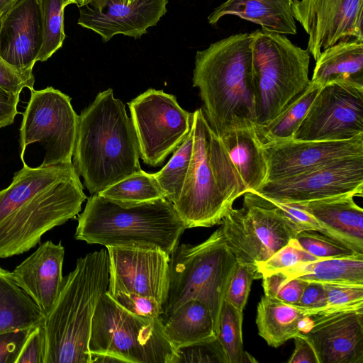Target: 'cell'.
<instances>
[{"label":"cell","mask_w":363,"mask_h":363,"mask_svg":"<svg viewBox=\"0 0 363 363\" xmlns=\"http://www.w3.org/2000/svg\"><path fill=\"white\" fill-rule=\"evenodd\" d=\"M72 162L23 164L0 190V258L35 247L55 227L75 218L86 199Z\"/></svg>","instance_id":"1"},{"label":"cell","mask_w":363,"mask_h":363,"mask_svg":"<svg viewBox=\"0 0 363 363\" xmlns=\"http://www.w3.org/2000/svg\"><path fill=\"white\" fill-rule=\"evenodd\" d=\"M72 157L91 195L141 169L133 122L112 89L99 93L79 115Z\"/></svg>","instance_id":"2"},{"label":"cell","mask_w":363,"mask_h":363,"mask_svg":"<svg viewBox=\"0 0 363 363\" xmlns=\"http://www.w3.org/2000/svg\"><path fill=\"white\" fill-rule=\"evenodd\" d=\"M108 281L105 249L78 258L74 270L63 277L58 296L43 320L44 363H92L89 350L92 320Z\"/></svg>","instance_id":"3"},{"label":"cell","mask_w":363,"mask_h":363,"mask_svg":"<svg viewBox=\"0 0 363 363\" xmlns=\"http://www.w3.org/2000/svg\"><path fill=\"white\" fill-rule=\"evenodd\" d=\"M194 113L191 157L174 208L186 229L220 224L245 192L241 177L202 108Z\"/></svg>","instance_id":"4"},{"label":"cell","mask_w":363,"mask_h":363,"mask_svg":"<svg viewBox=\"0 0 363 363\" xmlns=\"http://www.w3.org/2000/svg\"><path fill=\"white\" fill-rule=\"evenodd\" d=\"M250 33L230 35L195 55L193 86L204 116L220 136L235 117L256 119V84Z\"/></svg>","instance_id":"5"},{"label":"cell","mask_w":363,"mask_h":363,"mask_svg":"<svg viewBox=\"0 0 363 363\" xmlns=\"http://www.w3.org/2000/svg\"><path fill=\"white\" fill-rule=\"evenodd\" d=\"M185 230L166 198L126 206L94 194L78 217L74 238L106 247L158 249L170 255Z\"/></svg>","instance_id":"6"},{"label":"cell","mask_w":363,"mask_h":363,"mask_svg":"<svg viewBox=\"0 0 363 363\" xmlns=\"http://www.w3.org/2000/svg\"><path fill=\"white\" fill-rule=\"evenodd\" d=\"M169 257L168 291L161 318L189 300H198L211 311L217 335L225 292L238 264L221 228L200 244L177 245Z\"/></svg>","instance_id":"7"},{"label":"cell","mask_w":363,"mask_h":363,"mask_svg":"<svg viewBox=\"0 0 363 363\" xmlns=\"http://www.w3.org/2000/svg\"><path fill=\"white\" fill-rule=\"evenodd\" d=\"M89 350L94 362L175 363L161 317L135 315L106 291L94 314Z\"/></svg>","instance_id":"8"},{"label":"cell","mask_w":363,"mask_h":363,"mask_svg":"<svg viewBox=\"0 0 363 363\" xmlns=\"http://www.w3.org/2000/svg\"><path fill=\"white\" fill-rule=\"evenodd\" d=\"M256 84L257 125L274 121L310 84L308 50L292 43L284 35L263 29L250 33Z\"/></svg>","instance_id":"9"},{"label":"cell","mask_w":363,"mask_h":363,"mask_svg":"<svg viewBox=\"0 0 363 363\" xmlns=\"http://www.w3.org/2000/svg\"><path fill=\"white\" fill-rule=\"evenodd\" d=\"M242 206L221 220L224 239L238 262L257 265L267 260L296 235L274 204L248 191Z\"/></svg>","instance_id":"10"},{"label":"cell","mask_w":363,"mask_h":363,"mask_svg":"<svg viewBox=\"0 0 363 363\" xmlns=\"http://www.w3.org/2000/svg\"><path fill=\"white\" fill-rule=\"evenodd\" d=\"M78 117L71 98L61 91L52 86L30 89L20 128L21 160L26 148L38 143L45 151L40 167L72 162Z\"/></svg>","instance_id":"11"},{"label":"cell","mask_w":363,"mask_h":363,"mask_svg":"<svg viewBox=\"0 0 363 363\" xmlns=\"http://www.w3.org/2000/svg\"><path fill=\"white\" fill-rule=\"evenodd\" d=\"M140 157L160 166L191 130L194 113L183 109L174 95L149 89L128 104Z\"/></svg>","instance_id":"12"},{"label":"cell","mask_w":363,"mask_h":363,"mask_svg":"<svg viewBox=\"0 0 363 363\" xmlns=\"http://www.w3.org/2000/svg\"><path fill=\"white\" fill-rule=\"evenodd\" d=\"M363 134V85L335 81L323 86L291 140H347Z\"/></svg>","instance_id":"13"},{"label":"cell","mask_w":363,"mask_h":363,"mask_svg":"<svg viewBox=\"0 0 363 363\" xmlns=\"http://www.w3.org/2000/svg\"><path fill=\"white\" fill-rule=\"evenodd\" d=\"M255 192L283 203H306L342 195L362 197L363 156L341 160L291 177L267 182Z\"/></svg>","instance_id":"14"},{"label":"cell","mask_w":363,"mask_h":363,"mask_svg":"<svg viewBox=\"0 0 363 363\" xmlns=\"http://www.w3.org/2000/svg\"><path fill=\"white\" fill-rule=\"evenodd\" d=\"M294 18L308 35L314 60L338 42L363 41V0H294Z\"/></svg>","instance_id":"15"},{"label":"cell","mask_w":363,"mask_h":363,"mask_svg":"<svg viewBox=\"0 0 363 363\" xmlns=\"http://www.w3.org/2000/svg\"><path fill=\"white\" fill-rule=\"evenodd\" d=\"M107 291L131 292L155 298L162 305L169 286V255L158 249L108 247Z\"/></svg>","instance_id":"16"},{"label":"cell","mask_w":363,"mask_h":363,"mask_svg":"<svg viewBox=\"0 0 363 363\" xmlns=\"http://www.w3.org/2000/svg\"><path fill=\"white\" fill-rule=\"evenodd\" d=\"M267 164V182L302 174L341 160L363 156V134L350 139L262 144Z\"/></svg>","instance_id":"17"},{"label":"cell","mask_w":363,"mask_h":363,"mask_svg":"<svg viewBox=\"0 0 363 363\" xmlns=\"http://www.w3.org/2000/svg\"><path fill=\"white\" fill-rule=\"evenodd\" d=\"M305 333L318 363L363 362V306L310 317Z\"/></svg>","instance_id":"18"},{"label":"cell","mask_w":363,"mask_h":363,"mask_svg":"<svg viewBox=\"0 0 363 363\" xmlns=\"http://www.w3.org/2000/svg\"><path fill=\"white\" fill-rule=\"evenodd\" d=\"M168 0H134L129 4L109 1L102 11L79 7L78 25L101 36L103 42L116 35L140 38L167 12Z\"/></svg>","instance_id":"19"},{"label":"cell","mask_w":363,"mask_h":363,"mask_svg":"<svg viewBox=\"0 0 363 363\" xmlns=\"http://www.w3.org/2000/svg\"><path fill=\"white\" fill-rule=\"evenodd\" d=\"M42 44L39 0H18L1 18L0 57L21 72H33Z\"/></svg>","instance_id":"20"},{"label":"cell","mask_w":363,"mask_h":363,"mask_svg":"<svg viewBox=\"0 0 363 363\" xmlns=\"http://www.w3.org/2000/svg\"><path fill=\"white\" fill-rule=\"evenodd\" d=\"M64 256L61 241L55 244L48 240L12 272L17 284L45 316L50 313L62 286Z\"/></svg>","instance_id":"21"},{"label":"cell","mask_w":363,"mask_h":363,"mask_svg":"<svg viewBox=\"0 0 363 363\" xmlns=\"http://www.w3.org/2000/svg\"><path fill=\"white\" fill-rule=\"evenodd\" d=\"M239 172L246 191H255L267 181V164L256 123L234 117L219 136Z\"/></svg>","instance_id":"22"},{"label":"cell","mask_w":363,"mask_h":363,"mask_svg":"<svg viewBox=\"0 0 363 363\" xmlns=\"http://www.w3.org/2000/svg\"><path fill=\"white\" fill-rule=\"evenodd\" d=\"M352 195L295 203L319 223L321 233L335 238L363 254V210Z\"/></svg>","instance_id":"23"},{"label":"cell","mask_w":363,"mask_h":363,"mask_svg":"<svg viewBox=\"0 0 363 363\" xmlns=\"http://www.w3.org/2000/svg\"><path fill=\"white\" fill-rule=\"evenodd\" d=\"M293 3L294 0H226L208 15V21L216 25L225 16L233 15L269 32L295 35L297 27Z\"/></svg>","instance_id":"24"},{"label":"cell","mask_w":363,"mask_h":363,"mask_svg":"<svg viewBox=\"0 0 363 363\" xmlns=\"http://www.w3.org/2000/svg\"><path fill=\"white\" fill-rule=\"evenodd\" d=\"M310 317L305 309L264 295L257 304L256 324L259 335L277 348L299 334Z\"/></svg>","instance_id":"25"},{"label":"cell","mask_w":363,"mask_h":363,"mask_svg":"<svg viewBox=\"0 0 363 363\" xmlns=\"http://www.w3.org/2000/svg\"><path fill=\"white\" fill-rule=\"evenodd\" d=\"M311 82L323 86L335 81L363 85V41L338 42L315 60Z\"/></svg>","instance_id":"26"},{"label":"cell","mask_w":363,"mask_h":363,"mask_svg":"<svg viewBox=\"0 0 363 363\" xmlns=\"http://www.w3.org/2000/svg\"><path fill=\"white\" fill-rule=\"evenodd\" d=\"M161 318L175 350L217 337L211 311L198 300H189Z\"/></svg>","instance_id":"27"},{"label":"cell","mask_w":363,"mask_h":363,"mask_svg":"<svg viewBox=\"0 0 363 363\" xmlns=\"http://www.w3.org/2000/svg\"><path fill=\"white\" fill-rule=\"evenodd\" d=\"M45 317L41 309L17 284L12 272L0 267V334L31 329Z\"/></svg>","instance_id":"28"},{"label":"cell","mask_w":363,"mask_h":363,"mask_svg":"<svg viewBox=\"0 0 363 363\" xmlns=\"http://www.w3.org/2000/svg\"><path fill=\"white\" fill-rule=\"evenodd\" d=\"M288 279L322 284H363V254L320 258L279 271Z\"/></svg>","instance_id":"29"},{"label":"cell","mask_w":363,"mask_h":363,"mask_svg":"<svg viewBox=\"0 0 363 363\" xmlns=\"http://www.w3.org/2000/svg\"><path fill=\"white\" fill-rule=\"evenodd\" d=\"M321 87L310 82L306 91L274 121L265 125H257L263 143L291 140Z\"/></svg>","instance_id":"30"},{"label":"cell","mask_w":363,"mask_h":363,"mask_svg":"<svg viewBox=\"0 0 363 363\" xmlns=\"http://www.w3.org/2000/svg\"><path fill=\"white\" fill-rule=\"evenodd\" d=\"M97 194L126 206L165 198L153 174L147 173L142 169Z\"/></svg>","instance_id":"31"},{"label":"cell","mask_w":363,"mask_h":363,"mask_svg":"<svg viewBox=\"0 0 363 363\" xmlns=\"http://www.w3.org/2000/svg\"><path fill=\"white\" fill-rule=\"evenodd\" d=\"M194 142L193 125L191 131L173 152L167 164L153 175L163 191L165 198L173 204L177 201L188 172Z\"/></svg>","instance_id":"32"},{"label":"cell","mask_w":363,"mask_h":363,"mask_svg":"<svg viewBox=\"0 0 363 363\" xmlns=\"http://www.w3.org/2000/svg\"><path fill=\"white\" fill-rule=\"evenodd\" d=\"M43 25V44L38 60H48L62 45L65 38L64 10L67 0H39Z\"/></svg>","instance_id":"33"},{"label":"cell","mask_w":363,"mask_h":363,"mask_svg":"<svg viewBox=\"0 0 363 363\" xmlns=\"http://www.w3.org/2000/svg\"><path fill=\"white\" fill-rule=\"evenodd\" d=\"M242 320L243 311L224 301L217 337L225 350L228 363H241L245 352L242 335Z\"/></svg>","instance_id":"34"},{"label":"cell","mask_w":363,"mask_h":363,"mask_svg":"<svg viewBox=\"0 0 363 363\" xmlns=\"http://www.w3.org/2000/svg\"><path fill=\"white\" fill-rule=\"evenodd\" d=\"M301 246L320 258L350 257L359 254L345 243L318 230H305L295 236Z\"/></svg>","instance_id":"35"},{"label":"cell","mask_w":363,"mask_h":363,"mask_svg":"<svg viewBox=\"0 0 363 363\" xmlns=\"http://www.w3.org/2000/svg\"><path fill=\"white\" fill-rule=\"evenodd\" d=\"M318 259L306 251L294 238L267 260L259 263L256 266L262 278L297 264L312 262Z\"/></svg>","instance_id":"36"},{"label":"cell","mask_w":363,"mask_h":363,"mask_svg":"<svg viewBox=\"0 0 363 363\" xmlns=\"http://www.w3.org/2000/svg\"><path fill=\"white\" fill-rule=\"evenodd\" d=\"M261 278L256 265L238 262L230 277L224 301L243 311L254 279Z\"/></svg>","instance_id":"37"},{"label":"cell","mask_w":363,"mask_h":363,"mask_svg":"<svg viewBox=\"0 0 363 363\" xmlns=\"http://www.w3.org/2000/svg\"><path fill=\"white\" fill-rule=\"evenodd\" d=\"M264 295L295 305L299 300L308 281L298 279H289L281 272L262 277Z\"/></svg>","instance_id":"38"},{"label":"cell","mask_w":363,"mask_h":363,"mask_svg":"<svg viewBox=\"0 0 363 363\" xmlns=\"http://www.w3.org/2000/svg\"><path fill=\"white\" fill-rule=\"evenodd\" d=\"M176 353L175 363H228L225 350L217 337L179 347L176 350Z\"/></svg>","instance_id":"39"},{"label":"cell","mask_w":363,"mask_h":363,"mask_svg":"<svg viewBox=\"0 0 363 363\" xmlns=\"http://www.w3.org/2000/svg\"><path fill=\"white\" fill-rule=\"evenodd\" d=\"M323 286L327 299L323 313L363 306V284H323Z\"/></svg>","instance_id":"40"},{"label":"cell","mask_w":363,"mask_h":363,"mask_svg":"<svg viewBox=\"0 0 363 363\" xmlns=\"http://www.w3.org/2000/svg\"><path fill=\"white\" fill-rule=\"evenodd\" d=\"M109 294L121 307L135 315L158 318L163 314L162 304L155 298L124 291Z\"/></svg>","instance_id":"41"},{"label":"cell","mask_w":363,"mask_h":363,"mask_svg":"<svg viewBox=\"0 0 363 363\" xmlns=\"http://www.w3.org/2000/svg\"><path fill=\"white\" fill-rule=\"evenodd\" d=\"M270 201L274 204L296 234L305 230L321 231V228L318 221L298 204Z\"/></svg>","instance_id":"42"},{"label":"cell","mask_w":363,"mask_h":363,"mask_svg":"<svg viewBox=\"0 0 363 363\" xmlns=\"http://www.w3.org/2000/svg\"><path fill=\"white\" fill-rule=\"evenodd\" d=\"M4 13H0V24ZM34 82L35 77L33 72H21L0 57L1 88L13 94H20L23 88L33 89Z\"/></svg>","instance_id":"43"},{"label":"cell","mask_w":363,"mask_h":363,"mask_svg":"<svg viewBox=\"0 0 363 363\" xmlns=\"http://www.w3.org/2000/svg\"><path fill=\"white\" fill-rule=\"evenodd\" d=\"M43 320L30 329L16 363H44L45 337Z\"/></svg>","instance_id":"44"},{"label":"cell","mask_w":363,"mask_h":363,"mask_svg":"<svg viewBox=\"0 0 363 363\" xmlns=\"http://www.w3.org/2000/svg\"><path fill=\"white\" fill-rule=\"evenodd\" d=\"M295 306L306 310L310 316L323 313L327 308V299L323 284L308 282Z\"/></svg>","instance_id":"45"},{"label":"cell","mask_w":363,"mask_h":363,"mask_svg":"<svg viewBox=\"0 0 363 363\" xmlns=\"http://www.w3.org/2000/svg\"><path fill=\"white\" fill-rule=\"evenodd\" d=\"M30 330H18L0 334V363H16Z\"/></svg>","instance_id":"46"},{"label":"cell","mask_w":363,"mask_h":363,"mask_svg":"<svg viewBox=\"0 0 363 363\" xmlns=\"http://www.w3.org/2000/svg\"><path fill=\"white\" fill-rule=\"evenodd\" d=\"M293 339L295 349L288 363H318L314 348L305 333L301 332Z\"/></svg>","instance_id":"47"},{"label":"cell","mask_w":363,"mask_h":363,"mask_svg":"<svg viewBox=\"0 0 363 363\" xmlns=\"http://www.w3.org/2000/svg\"><path fill=\"white\" fill-rule=\"evenodd\" d=\"M19 96L0 87V128L13 124L18 113L17 106Z\"/></svg>","instance_id":"48"},{"label":"cell","mask_w":363,"mask_h":363,"mask_svg":"<svg viewBox=\"0 0 363 363\" xmlns=\"http://www.w3.org/2000/svg\"><path fill=\"white\" fill-rule=\"evenodd\" d=\"M108 1L109 0H88L87 5H89L99 11H102Z\"/></svg>","instance_id":"49"},{"label":"cell","mask_w":363,"mask_h":363,"mask_svg":"<svg viewBox=\"0 0 363 363\" xmlns=\"http://www.w3.org/2000/svg\"><path fill=\"white\" fill-rule=\"evenodd\" d=\"M18 0H0V13L6 12L9 10Z\"/></svg>","instance_id":"50"},{"label":"cell","mask_w":363,"mask_h":363,"mask_svg":"<svg viewBox=\"0 0 363 363\" xmlns=\"http://www.w3.org/2000/svg\"><path fill=\"white\" fill-rule=\"evenodd\" d=\"M257 361L247 352L245 351L242 357L241 363L257 362Z\"/></svg>","instance_id":"51"},{"label":"cell","mask_w":363,"mask_h":363,"mask_svg":"<svg viewBox=\"0 0 363 363\" xmlns=\"http://www.w3.org/2000/svg\"><path fill=\"white\" fill-rule=\"evenodd\" d=\"M67 1L70 3V4H74L78 7H81L84 5H87V4H88V0H67Z\"/></svg>","instance_id":"52"}]
</instances>
